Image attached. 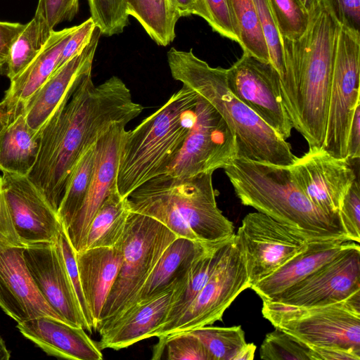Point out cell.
Masks as SVG:
<instances>
[{"instance_id": "6da1fadb", "label": "cell", "mask_w": 360, "mask_h": 360, "mask_svg": "<svg viewBox=\"0 0 360 360\" xmlns=\"http://www.w3.org/2000/svg\"><path fill=\"white\" fill-rule=\"evenodd\" d=\"M143 109L117 76L98 86L91 72L82 79L41 130L37 158L27 176L57 212L69 175L84 151L112 126L127 124Z\"/></svg>"}, {"instance_id": "7a4b0ae2", "label": "cell", "mask_w": 360, "mask_h": 360, "mask_svg": "<svg viewBox=\"0 0 360 360\" xmlns=\"http://www.w3.org/2000/svg\"><path fill=\"white\" fill-rule=\"evenodd\" d=\"M340 24L323 0L309 13L299 38L281 37L284 73L281 89L286 111L309 147H322Z\"/></svg>"}, {"instance_id": "3957f363", "label": "cell", "mask_w": 360, "mask_h": 360, "mask_svg": "<svg viewBox=\"0 0 360 360\" xmlns=\"http://www.w3.org/2000/svg\"><path fill=\"white\" fill-rule=\"evenodd\" d=\"M212 174L157 176L129 195V210L158 220L178 237L205 245L226 240L234 227L217 207Z\"/></svg>"}, {"instance_id": "277c9868", "label": "cell", "mask_w": 360, "mask_h": 360, "mask_svg": "<svg viewBox=\"0 0 360 360\" xmlns=\"http://www.w3.org/2000/svg\"><path fill=\"white\" fill-rule=\"evenodd\" d=\"M224 170L243 205L255 208L309 241H349L340 219L316 205L292 179L288 166L236 158Z\"/></svg>"}, {"instance_id": "5b68a950", "label": "cell", "mask_w": 360, "mask_h": 360, "mask_svg": "<svg viewBox=\"0 0 360 360\" xmlns=\"http://www.w3.org/2000/svg\"><path fill=\"white\" fill-rule=\"evenodd\" d=\"M173 79L207 101L219 113L233 131L237 144V158L290 166L296 156L286 140L229 90L226 69L212 68L188 51L172 47L167 54Z\"/></svg>"}, {"instance_id": "8992f818", "label": "cell", "mask_w": 360, "mask_h": 360, "mask_svg": "<svg viewBox=\"0 0 360 360\" xmlns=\"http://www.w3.org/2000/svg\"><path fill=\"white\" fill-rule=\"evenodd\" d=\"M198 98L183 86L135 128L125 131L117 175V188L122 198L167 172L194 124Z\"/></svg>"}, {"instance_id": "52a82bcc", "label": "cell", "mask_w": 360, "mask_h": 360, "mask_svg": "<svg viewBox=\"0 0 360 360\" xmlns=\"http://www.w3.org/2000/svg\"><path fill=\"white\" fill-rule=\"evenodd\" d=\"M263 316L310 348H333L360 356V290L343 301L297 308L264 300Z\"/></svg>"}, {"instance_id": "ba28073f", "label": "cell", "mask_w": 360, "mask_h": 360, "mask_svg": "<svg viewBox=\"0 0 360 360\" xmlns=\"http://www.w3.org/2000/svg\"><path fill=\"white\" fill-rule=\"evenodd\" d=\"M178 236L158 220L130 211L120 241L122 259L96 330L131 305L167 246Z\"/></svg>"}, {"instance_id": "9c48e42d", "label": "cell", "mask_w": 360, "mask_h": 360, "mask_svg": "<svg viewBox=\"0 0 360 360\" xmlns=\"http://www.w3.org/2000/svg\"><path fill=\"white\" fill-rule=\"evenodd\" d=\"M360 31L340 25L322 148L338 158H347V137L360 103Z\"/></svg>"}, {"instance_id": "30bf717a", "label": "cell", "mask_w": 360, "mask_h": 360, "mask_svg": "<svg viewBox=\"0 0 360 360\" xmlns=\"http://www.w3.org/2000/svg\"><path fill=\"white\" fill-rule=\"evenodd\" d=\"M195 116L193 125L165 174L186 177L213 173L237 158L233 131L214 107L200 96Z\"/></svg>"}, {"instance_id": "8fae6325", "label": "cell", "mask_w": 360, "mask_h": 360, "mask_svg": "<svg viewBox=\"0 0 360 360\" xmlns=\"http://www.w3.org/2000/svg\"><path fill=\"white\" fill-rule=\"evenodd\" d=\"M235 238L243 257L250 288L304 250L309 242L259 212H250L243 218Z\"/></svg>"}, {"instance_id": "7c38bea8", "label": "cell", "mask_w": 360, "mask_h": 360, "mask_svg": "<svg viewBox=\"0 0 360 360\" xmlns=\"http://www.w3.org/2000/svg\"><path fill=\"white\" fill-rule=\"evenodd\" d=\"M231 93L286 140L293 128L283 101L281 76L276 69L252 55L242 56L226 69Z\"/></svg>"}, {"instance_id": "4fadbf2b", "label": "cell", "mask_w": 360, "mask_h": 360, "mask_svg": "<svg viewBox=\"0 0 360 360\" xmlns=\"http://www.w3.org/2000/svg\"><path fill=\"white\" fill-rule=\"evenodd\" d=\"M359 290L360 248L352 241L333 259L267 301L308 309L343 301Z\"/></svg>"}, {"instance_id": "5bb4252c", "label": "cell", "mask_w": 360, "mask_h": 360, "mask_svg": "<svg viewBox=\"0 0 360 360\" xmlns=\"http://www.w3.org/2000/svg\"><path fill=\"white\" fill-rule=\"evenodd\" d=\"M249 288L245 262L234 234L206 284L165 335L189 331L221 321L225 310L240 292Z\"/></svg>"}, {"instance_id": "9a60e30c", "label": "cell", "mask_w": 360, "mask_h": 360, "mask_svg": "<svg viewBox=\"0 0 360 360\" xmlns=\"http://www.w3.org/2000/svg\"><path fill=\"white\" fill-rule=\"evenodd\" d=\"M288 169L310 201L326 214L338 217L342 201L356 179L350 160L338 158L322 147H309Z\"/></svg>"}, {"instance_id": "2e32d148", "label": "cell", "mask_w": 360, "mask_h": 360, "mask_svg": "<svg viewBox=\"0 0 360 360\" xmlns=\"http://www.w3.org/2000/svg\"><path fill=\"white\" fill-rule=\"evenodd\" d=\"M13 222L24 248L56 243L63 226L57 211L27 176L3 173Z\"/></svg>"}, {"instance_id": "e0dca14e", "label": "cell", "mask_w": 360, "mask_h": 360, "mask_svg": "<svg viewBox=\"0 0 360 360\" xmlns=\"http://www.w3.org/2000/svg\"><path fill=\"white\" fill-rule=\"evenodd\" d=\"M27 269L41 294L63 321L89 332L58 242L24 248Z\"/></svg>"}, {"instance_id": "ac0fdd59", "label": "cell", "mask_w": 360, "mask_h": 360, "mask_svg": "<svg viewBox=\"0 0 360 360\" xmlns=\"http://www.w3.org/2000/svg\"><path fill=\"white\" fill-rule=\"evenodd\" d=\"M126 125L114 124L96 143L93 172L84 201L72 223L64 229L75 252L84 250L93 217L111 192L117 189L120 151Z\"/></svg>"}, {"instance_id": "d6986e66", "label": "cell", "mask_w": 360, "mask_h": 360, "mask_svg": "<svg viewBox=\"0 0 360 360\" xmlns=\"http://www.w3.org/2000/svg\"><path fill=\"white\" fill-rule=\"evenodd\" d=\"M185 278L186 274L165 290L135 304L98 328L99 348L120 350L154 337L155 331L165 323L172 303L181 293Z\"/></svg>"}, {"instance_id": "ffe728a7", "label": "cell", "mask_w": 360, "mask_h": 360, "mask_svg": "<svg viewBox=\"0 0 360 360\" xmlns=\"http://www.w3.org/2000/svg\"><path fill=\"white\" fill-rule=\"evenodd\" d=\"M101 35L96 26L84 49L57 69L24 103L22 113L35 133L40 134L55 111L71 96L82 79L91 72Z\"/></svg>"}, {"instance_id": "44dd1931", "label": "cell", "mask_w": 360, "mask_h": 360, "mask_svg": "<svg viewBox=\"0 0 360 360\" xmlns=\"http://www.w3.org/2000/svg\"><path fill=\"white\" fill-rule=\"evenodd\" d=\"M23 250L13 248L0 253L1 309L17 323L43 316L62 320L35 284L26 265Z\"/></svg>"}, {"instance_id": "7402d4cb", "label": "cell", "mask_w": 360, "mask_h": 360, "mask_svg": "<svg viewBox=\"0 0 360 360\" xmlns=\"http://www.w3.org/2000/svg\"><path fill=\"white\" fill-rule=\"evenodd\" d=\"M17 328L49 356L72 360H101L103 354L81 327L43 316L18 323Z\"/></svg>"}, {"instance_id": "603a6c76", "label": "cell", "mask_w": 360, "mask_h": 360, "mask_svg": "<svg viewBox=\"0 0 360 360\" xmlns=\"http://www.w3.org/2000/svg\"><path fill=\"white\" fill-rule=\"evenodd\" d=\"M75 259L83 294L96 330L103 307L121 266L120 242L115 247L94 248L75 252Z\"/></svg>"}, {"instance_id": "cb8c5ba5", "label": "cell", "mask_w": 360, "mask_h": 360, "mask_svg": "<svg viewBox=\"0 0 360 360\" xmlns=\"http://www.w3.org/2000/svg\"><path fill=\"white\" fill-rule=\"evenodd\" d=\"M352 242L341 240L309 241L304 250L250 288L262 301L270 300L333 259Z\"/></svg>"}, {"instance_id": "d4e9b609", "label": "cell", "mask_w": 360, "mask_h": 360, "mask_svg": "<svg viewBox=\"0 0 360 360\" xmlns=\"http://www.w3.org/2000/svg\"><path fill=\"white\" fill-rule=\"evenodd\" d=\"M78 25L53 30L36 58L13 79L4 98L22 111L24 103L56 70L60 54Z\"/></svg>"}, {"instance_id": "484cf974", "label": "cell", "mask_w": 360, "mask_h": 360, "mask_svg": "<svg viewBox=\"0 0 360 360\" xmlns=\"http://www.w3.org/2000/svg\"><path fill=\"white\" fill-rule=\"evenodd\" d=\"M207 245L182 237H177L164 250L127 309L135 304L161 292L176 280L182 278L193 259Z\"/></svg>"}, {"instance_id": "4316f807", "label": "cell", "mask_w": 360, "mask_h": 360, "mask_svg": "<svg viewBox=\"0 0 360 360\" xmlns=\"http://www.w3.org/2000/svg\"><path fill=\"white\" fill-rule=\"evenodd\" d=\"M233 236L226 240L207 245L193 259L186 271L181 293L172 303L165 323L155 331L154 337L167 335L169 329L188 309L214 271Z\"/></svg>"}, {"instance_id": "83f0119b", "label": "cell", "mask_w": 360, "mask_h": 360, "mask_svg": "<svg viewBox=\"0 0 360 360\" xmlns=\"http://www.w3.org/2000/svg\"><path fill=\"white\" fill-rule=\"evenodd\" d=\"M40 134L28 125L22 113L19 114L0 136V170L28 176L39 153Z\"/></svg>"}, {"instance_id": "f1b7e54d", "label": "cell", "mask_w": 360, "mask_h": 360, "mask_svg": "<svg viewBox=\"0 0 360 360\" xmlns=\"http://www.w3.org/2000/svg\"><path fill=\"white\" fill-rule=\"evenodd\" d=\"M130 212L127 198L114 190L93 217L86 237L84 250L115 247L122 238Z\"/></svg>"}, {"instance_id": "f546056e", "label": "cell", "mask_w": 360, "mask_h": 360, "mask_svg": "<svg viewBox=\"0 0 360 360\" xmlns=\"http://www.w3.org/2000/svg\"><path fill=\"white\" fill-rule=\"evenodd\" d=\"M127 11L158 45L166 46L174 41L181 17L169 0H127Z\"/></svg>"}, {"instance_id": "4dcf8cb0", "label": "cell", "mask_w": 360, "mask_h": 360, "mask_svg": "<svg viewBox=\"0 0 360 360\" xmlns=\"http://www.w3.org/2000/svg\"><path fill=\"white\" fill-rule=\"evenodd\" d=\"M95 145L81 155L68 179L57 212L64 229L72 223L84 201L93 172Z\"/></svg>"}, {"instance_id": "1f68e13d", "label": "cell", "mask_w": 360, "mask_h": 360, "mask_svg": "<svg viewBox=\"0 0 360 360\" xmlns=\"http://www.w3.org/2000/svg\"><path fill=\"white\" fill-rule=\"evenodd\" d=\"M226 1L234 30L243 52L250 53L266 63H270L268 47L253 0Z\"/></svg>"}, {"instance_id": "d6a6232c", "label": "cell", "mask_w": 360, "mask_h": 360, "mask_svg": "<svg viewBox=\"0 0 360 360\" xmlns=\"http://www.w3.org/2000/svg\"><path fill=\"white\" fill-rule=\"evenodd\" d=\"M37 13L25 24L14 41L6 62V75L10 81L16 77L39 53L51 32Z\"/></svg>"}, {"instance_id": "836d02e7", "label": "cell", "mask_w": 360, "mask_h": 360, "mask_svg": "<svg viewBox=\"0 0 360 360\" xmlns=\"http://www.w3.org/2000/svg\"><path fill=\"white\" fill-rule=\"evenodd\" d=\"M207 350L210 360H235L246 345L240 326L231 327L203 326L189 331Z\"/></svg>"}, {"instance_id": "e575fe53", "label": "cell", "mask_w": 360, "mask_h": 360, "mask_svg": "<svg viewBox=\"0 0 360 360\" xmlns=\"http://www.w3.org/2000/svg\"><path fill=\"white\" fill-rule=\"evenodd\" d=\"M158 339L152 359H160L165 354L168 360H210L201 342L189 332L160 336Z\"/></svg>"}, {"instance_id": "d590c367", "label": "cell", "mask_w": 360, "mask_h": 360, "mask_svg": "<svg viewBox=\"0 0 360 360\" xmlns=\"http://www.w3.org/2000/svg\"><path fill=\"white\" fill-rule=\"evenodd\" d=\"M259 354L264 360H316L309 347L276 328L266 335Z\"/></svg>"}, {"instance_id": "8d00e7d4", "label": "cell", "mask_w": 360, "mask_h": 360, "mask_svg": "<svg viewBox=\"0 0 360 360\" xmlns=\"http://www.w3.org/2000/svg\"><path fill=\"white\" fill-rule=\"evenodd\" d=\"M278 32L288 39L299 38L307 29L309 14L298 0H268Z\"/></svg>"}, {"instance_id": "74e56055", "label": "cell", "mask_w": 360, "mask_h": 360, "mask_svg": "<svg viewBox=\"0 0 360 360\" xmlns=\"http://www.w3.org/2000/svg\"><path fill=\"white\" fill-rule=\"evenodd\" d=\"M91 18L101 34L111 37L120 34L128 25L127 0H88Z\"/></svg>"}, {"instance_id": "f35d334b", "label": "cell", "mask_w": 360, "mask_h": 360, "mask_svg": "<svg viewBox=\"0 0 360 360\" xmlns=\"http://www.w3.org/2000/svg\"><path fill=\"white\" fill-rule=\"evenodd\" d=\"M257 15L268 47L270 63L281 77L284 73L283 50L278 32L268 0H253Z\"/></svg>"}, {"instance_id": "ab89813d", "label": "cell", "mask_w": 360, "mask_h": 360, "mask_svg": "<svg viewBox=\"0 0 360 360\" xmlns=\"http://www.w3.org/2000/svg\"><path fill=\"white\" fill-rule=\"evenodd\" d=\"M342 226L352 241L360 242V187L356 179L346 193L339 208Z\"/></svg>"}, {"instance_id": "60d3db41", "label": "cell", "mask_w": 360, "mask_h": 360, "mask_svg": "<svg viewBox=\"0 0 360 360\" xmlns=\"http://www.w3.org/2000/svg\"><path fill=\"white\" fill-rule=\"evenodd\" d=\"M58 242L60 245L66 268L75 290L82 314L89 326V333H91L93 330H96L94 322L83 294L77 266L75 252L64 229H63L58 236Z\"/></svg>"}, {"instance_id": "b9f144b4", "label": "cell", "mask_w": 360, "mask_h": 360, "mask_svg": "<svg viewBox=\"0 0 360 360\" xmlns=\"http://www.w3.org/2000/svg\"><path fill=\"white\" fill-rule=\"evenodd\" d=\"M79 0H39L36 13L51 30L64 21H71L77 14Z\"/></svg>"}, {"instance_id": "7bdbcfd3", "label": "cell", "mask_w": 360, "mask_h": 360, "mask_svg": "<svg viewBox=\"0 0 360 360\" xmlns=\"http://www.w3.org/2000/svg\"><path fill=\"white\" fill-rule=\"evenodd\" d=\"M210 16L209 25L224 37L239 44L226 0H204Z\"/></svg>"}, {"instance_id": "ee69618b", "label": "cell", "mask_w": 360, "mask_h": 360, "mask_svg": "<svg viewBox=\"0 0 360 360\" xmlns=\"http://www.w3.org/2000/svg\"><path fill=\"white\" fill-rule=\"evenodd\" d=\"M13 248H24L15 231L0 176V253Z\"/></svg>"}, {"instance_id": "f6af8a7d", "label": "cell", "mask_w": 360, "mask_h": 360, "mask_svg": "<svg viewBox=\"0 0 360 360\" xmlns=\"http://www.w3.org/2000/svg\"><path fill=\"white\" fill-rule=\"evenodd\" d=\"M96 27L91 17L78 25L65 45L56 70L84 49L89 42Z\"/></svg>"}, {"instance_id": "bcb514c9", "label": "cell", "mask_w": 360, "mask_h": 360, "mask_svg": "<svg viewBox=\"0 0 360 360\" xmlns=\"http://www.w3.org/2000/svg\"><path fill=\"white\" fill-rule=\"evenodd\" d=\"M338 22L359 30L360 0H323Z\"/></svg>"}, {"instance_id": "7dc6e473", "label": "cell", "mask_w": 360, "mask_h": 360, "mask_svg": "<svg viewBox=\"0 0 360 360\" xmlns=\"http://www.w3.org/2000/svg\"><path fill=\"white\" fill-rule=\"evenodd\" d=\"M25 24L0 21V69L6 65L11 49Z\"/></svg>"}, {"instance_id": "c3c4849f", "label": "cell", "mask_w": 360, "mask_h": 360, "mask_svg": "<svg viewBox=\"0 0 360 360\" xmlns=\"http://www.w3.org/2000/svg\"><path fill=\"white\" fill-rule=\"evenodd\" d=\"M360 156V103L354 110L349 130L347 158L349 160H358Z\"/></svg>"}, {"instance_id": "681fc988", "label": "cell", "mask_w": 360, "mask_h": 360, "mask_svg": "<svg viewBox=\"0 0 360 360\" xmlns=\"http://www.w3.org/2000/svg\"><path fill=\"white\" fill-rule=\"evenodd\" d=\"M179 13L180 17L197 15L202 18L208 24L210 16L204 0H169Z\"/></svg>"}, {"instance_id": "f907efd6", "label": "cell", "mask_w": 360, "mask_h": 360, "mask_svg": "<svg viewBox=\"0 0 360 360\" xmlns=\"http://www.w3.org/2000/svg\"><path fill=\"white\" fill-rule=\"evenodd\" d=\"M314 353L316 360H359L358 356L350 352L333 348H311Z\"/></svg>"}, {"instance_id": "816d5d0a", "label": "cell", "mask_w": 360, "mask_h": 360, "mask_svg": "<svg viewBox=\"0 0 360 360\" xmlns=\"http://www.w3.org/2000/svg\"><path fill=\"white\" fill-rule=\"evenodd\" d=\"M20 113L21 110L6 98L0 102V136L10 123Z\"/></svg>"}, {"instance_id": "f5cc1de1", "label": "cell", "mask_w": 360, "mask_h": 360, "mask_svg": "<svg viewBox=\"0 0 360 360\" xmlns=\"http://www.w3.org/2000/svg\"><path fill=\"white\" fill-rule=\"evenodd\" d=\"M256 346L253 343H247L236 356L235 360H252L254 359Z\"/></svg>"}, {"instance_id": "db71d44e", "label": "cell", "mask_w": 360, "mask_h": 360, "mask_svg": "<svg viewBox=\"0 0 360 360\" xmlns=\"http://www.w3.org/2000/svg\"><path fill=\"white\" fill-rule=\"evenodd\" d=\"M304 10L309 13L311 12L318 5L320 0H298Z\"/></svg>"}, {"instance_id": "11a10c76", "label": "cell", "mask_w": 360, "mask_h": 360, "mask_svg": "<svg viewBox=\"0 0 360 360\" xmlns=\"http://www.w3.org/2000/svg\"><path fill=\"white\" fill-rule=\"evenodd\" d=\"M11 358V352L7 349L6 343L0 336V360H8Z\"/></svg>"}]
</instances>
